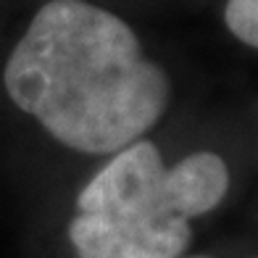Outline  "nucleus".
Masks as SVG:
<instances>
[{
    "label": "nucleus",
    "mask_w": 258,
    "mask_h": 258,
    "mask_svg": "<svg viewBox=\"0 0 258 258\" xmlns=\"http://www.w3.org/2000/svg\"><path fill=\"white\" fill-rule=\"evenodd\" d=\"M3 85L48 135L90 156L137 143L171 98L166 72L132 27L85 0H50L34 14L6 61Z\"/></svg>",
    "instance_id": "1"
},
{
    "label": "nucleus",
    "mask_w": 258,
    "mask_h": 258,
    "mask_svg": "<svg viewBox=\"0 0 258 258\" xmlns=\"http://www.w3.org/2000/svg\"><path fill=\"white\" fill-rule=\"evenodd\" d=\"M163 163L148 140L121 148L77 198L69 240L77 258H177L190 245V221L163 195Z\"/></svg>",
    "instance_id": "2"
},
{
    "label": "nucleus",
    "mask_w": 258,
    "mask_h": 258,
    "mask_svg": "<svg viewBox=\"0 0 258 258\" xmlns=\"http://www.w3.org/2000/svg\"><path fill=\"white\" fill-rule=\"evenodd\" d=\"M229 190V169L216 153H190L174 166H166L163 195L171 211L182 219H195L214 211Z\"/></svg>",
    "instance_id": "3"
},
{
    "label": "nucleus",
    "mask_w": 258,
    "mask_h": 258,
    "mask_svg": "<svg viewBox=\"0 0 258 258\" xmlns=\"http://www.w3.org/2000/svg\"><path fill=\"white\" fill-rule=\"evenodd\" d=\"M224 24L240 42L258 50V0H227Z\"/></svg>",
    "instance_id": "4"
}]
</instances>
